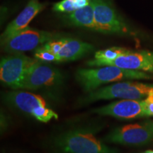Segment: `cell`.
Listing matches in <instances>:
<instances>
[{"label": "cell", "instance_id": "1", "mask_svg": "<svg viewBox=\"0 0 153 153\" xmlns=\"http://www.w3.org/2000/svg\"><path fill=\"white\" fill-rule=\"evenodd\" d=\"M94 129L76 128L52 137L48 147L52 153H118L95 135Z\"/></svg>", "mask_w": 153, "mask_h": 153}, {"label": "cell", "instance_id": "2", "mask_svg": "<svg viewBox=\"0 0 153 153\" xmlns=\"http://www.w3.org/2000/svg\"><path fill=\"white\" fill-rule=\"evenodd\" d=\"M76 81L86 92L98 89L101 85L123 79H150V73L107 65L98 68H79L75 73Z\"/></svg>", "mask_w": 153, "mask_h": 153}, {"label": "cell", "instance_id": "3", "mask_svg": "<svg viewBox=\"0 0 153 153\" xmlns=\"http://www.w3.org/2000/svg\"><path fill=\"white\" fill-rule=\"evenodd\" d=\"M2 99L7 106L42 123H48L53 118L58 119V114L50 108L43 97L36 94L17 89L4 94Z\"/></svg>", "mask_w": 153, "mask_h": 153}, {"label": "cell", "instance_id": "4", "mask_svg": "<svg viewBox=\"0 0 153 153\" xmlns=\"http://www.w3.org/2000/svg\"><path fill=\"white\" fill-rule=\"evenodd\" d=\"M153 92V84L148 85L140 82H123L98 88L88 92L79 99V104L86 105L100 100L114 99H141Z\"/></svg>", "mask_w": 153, "mask_h": 153}, {"label": "cell", "instance_id": "5", "mask_svg": "<svg viewBox=\"0 0 153 153\" xmlns=\"http://www.w3.org/2000/svg\"><path fill=\"white\" fill-rule=\"evenodd\" d=\"M96 31L105 34L135 36L129 25L116 11L111 0H93Z\"/></svg>", "mask_w": 153, "mask_h": 153}, {"label": "cell", "instance_id": "6", "mask_svg": "<svg viewBox=\"0 0 153 153\" xmlns=\"http://www.w3.org/2000/svg\"><path fill=\"white\" fill-rule=\"evenodd\" d=\"M60 37L58 33H51L28 27L11 36L1 43L2 49L10 54L22 53L36 50L51 40Z\"/></svg>", "mask_w": 153, "mask_h": 153}, {"label": "cell", "instance_id": "7", "mask_svg": "<svg viewBox=\"0 0 153 153\" xmlns=\"http://www.w3.org/2000/svg\"><path fill=\"white\" fill-rule=\"evenodd\" d=\"M106 143L123 145H143L153 141V121L118 127L105 137Z\"/></svg>", "mask_w": 153, "mask_h": 153}, {"label": "cell", "instance_id": "8", "mask_svg": "<svg viewBox=\"0 0 153 153\" xmlns=\"http://www.w3.org/2000/svg\"><path fill=\"white\" fill-rule=\"evenodd\" d=\"M37 60L22 53H16L4 57L0 62V79L1 83L17 90L28 70Z\"/></svg>", "mask_w": 153, "mask_h": 153}, {"label": "cell", "instance_id": "9", "mask_svg": "<svg viewBox=\"0 0 153 153\" xmlns=\"http://www.w3.org/2000/svg\"><path fill=\"white\" fill-rule=\"evenodd\" d=\"M63 76L58 69L37 60L30 67L19 89L37 90L60 85Z\"/></svg>", "mask_w": 153, "mask_h": 153}, {"label": "cell", "instance_id": "10", "mask_svg": "<svg viewBox=\"0 0 153 153\" xmlns=\"http://www.w3.org/2000/svg\"><path fill=\"white\" fill-rule=\"evenodd\" d=\"M91 112L100 116H111L119 119H134L146 117L143 100L122 99L98 108Z\"/></svg>", "mask_w": 153, "mask_h": 153}, {"label": "cell", "instance_id": "11", "mask_svg": "<svg viewBox=\"0 0 153 153\" xmlns=\"http://www.w3.org/2000/svg\"><path fill=\"white\" fill-rule=\"evenodd\" d=\"M112 65L130 70L153 73V52L130 51L114 60L101 62L97 67Z\"/></svg>", "mask_w": 153, "mask_h": 153}, {"label": "cell", "instance_id": "12", "mask_svg": "<svg viewBox=\"0 0 153 153\" xmlns=\"http://www.w3.org/2000/svg\"><path fill=\"white\" fill-rule=\"evenodd\" d=\"M45 4L40 2L39 0H30L22 12L10 24H9L4 31L1 33V43L15 33L27 28L29 23L38 13L43 10Z\"/></svg>", "mask_w": 153, "mask_h": 153}, {"label": "cell", "instance_id": "13", "mask_svg": "<svg viewBox=\"0 0 153 153\" xmlns=\"http://www.w3.org/2000/svg\"><path fill=\"white\" fill-rule=\"evenodd\" d=\"M94 50V47L90 43L75 38L64 37L62 46L56 55L57 62L76 60L92 52Z\"/></svg>", "mask_w": 153, "mask_h": 153}, {"label": "cell", "instance_id": "14", "mask_svg": "<svg viewBox=\"0 0 153 153\" xmlns=\"http://www.w3.org/2000/svg\"><path fill=\"white\" fill-rule=\"evenodd\" d=\"M65 17L69 24L72 26L85 28L95 31L97 29L93 0H91L90 3L86 7L68 14Z\"/></svg>", "mask_w": 153, "mask_h": 153}, {"label": "cell", "instance_id": "15", "mask_svg": "<svg viewBox=\"0 0 153 153\" xmlns=\"http://www.w3.org/2000/svg\"><path fill=\"white\" fill-rule=\"evenodd\" d=\"M131 50L123 47H111L101 50L95 53L94 59L87 62V65L89 67H97L101 62L114 60L120 55L126 54Z\"/></svg>", "mask_w": 153, "mask_h": 153}, {"label": "cell", "instance_id": "16", "mask_svg": "<svg viewBox=\"0 0 153 153\" xmlns=\"http://www.w3.org/2000/svg\"><path fill=\"white\" fill-rule=\"evenodd\" d=\"M90 1L91 0H62L54 4L53 9L56 12L70 14L86 7Z\"/></svg>", "mask_w": 153, "mask_h": 153}, {"label": "cell", "instance_id": "17", "mask_svg": "<svg viewBox=\"0 0 153 153\" xmlns=\"http://www.w3.org/2000/svg\"><path fill=\"white\" fill-rule=\"evenodd\" d=\"M34 58L45 63H51L57 62V56L54 53L48 51L42 46H40L34 50Z\"/></svg>", "mask_w": 153, "mask_h": 153}, {"label": "cell", "instance_id": "18", "mask_svg": "<svg viewBox=\"0 0 153 153\" xmlns=\"http://www.w3.org/2000/svg\"><path fill=\"white\" fill-rule=\"evenodd\" d=\"M145 112L146 117L153 116V92L150 93L146 99H143Z\"/></svg>", "mask_w": 153, "mask_h": 153}, {"label": "cell", "instance_id": "19", "mask_svg": "<svg viewBox=\"0 0 153 153\" xmlns=\"http://www.w3.org/2000/svg\"><path fill=\"white\" fill-rule=\"evenodd\" d=\"M141 153H153V150H147L145 151V152H143Z\"/></svg>", "mask_w": 153, "mask_h": 153}, {"label": "cell", "instance_id": "20", "mask_svg": "<svg viewBox=\"0 0 153 153\" xmlns=\"http://www.w3.org/2000/svg\"><path fill=\"white\" fill-rule=\"evenodd\" d=\"M2 153H9V152H3Z\"/></svg>", "mask_w": 153, "mask_h": 153}]
</instances>
